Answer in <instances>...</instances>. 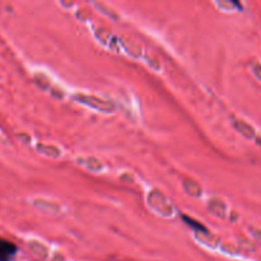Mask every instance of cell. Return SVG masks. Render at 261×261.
<instances>
[{
    "label": "cell",
    "instance_id": "1",
    "mask_svg": "<svg viewBox=\"0 0 261 261\" xmlns=\"http://www.w3.org/2000/svg\"><path fill=\"white\" fill-rule=\"evenodd\" d=\"M17 254V246L13 242L0 239V261H10Z\"/></svg>",
    "mask_w": 261,
    "mask_h": 261
},
{
    "label": "cell",
    "instance_id": "2",
    "mask_svg": "<svg viewBox=\"0 0 261 261\" xmlns=\"http://www.w3.org/2000/svg\"><path fill=\"white\" fill-rule=\"evenodd\" d=\"M184 219H185L186 222H189V223H190V224H191V223H194L193 219H189L188 217H184ZM193 227H195V228H199V229H204V227L201 226L200 223H194V224H193Z\"/></svg>",
    "mask_w": 261,
    "mask_h": 261
}]
</instances>
